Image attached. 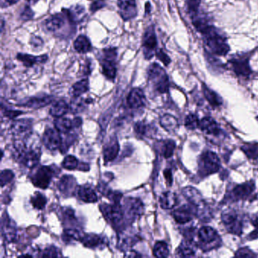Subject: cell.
I'll return each mask as SVG.
<instances>
[{
	"label": "cell",
	"instance_id": "1",
	"mask_svg": "<svg viewBox=\"0 0 258 258\" xmlns=\"http://www.w3.org/2000/svg\"><path fill=\"white\" fill-rule=\"evenodd\" d=\"M14 156L18 162L28 168H34L38 164L41 156V147L38 137L31 134L28 137L15 142Z\"/></svg>",
	"mask_w": 258,
	"mask_h": 258
},
{
	"label": "cell",
	"instance_id": "2",
	"mask_svg": "<svg viewBox=\"0 0 258 258\" xmlns=\"http://www.w3.org/2000/svg\"><path fill=\"white\" fill-rule=\"evenodd\" d=\"M202 34L207 46L213 53L224 56L229 52L230 48L226 37L222 36L212 25L206 28Z\"/></svg>",
	"mask_w": 258,
	"mask_h": 258
},
{
	"label": "cell",
	"instance_id": "3",
	"mask_svg": "<svg viewBox=\"0 0 258 258\" xmlns=\"http://www.w3.org/2000/svg\"><path fill=\"white\" fill-rule=\"evenodd\" d=\"M149 80L154 88L159 93H166L168 92L170 83L167 73L164 69L157 63H153L148 69Z\"/></svg>",
	"mask_w": 258,
	"mask_h": 258
},
{
	"label": "cell",
	"instance_id": "4",
	"mask_svg": "<svg viewBox=\"0 0 258 258\" xmlns=\"http://www.w3.org/2000/svg\"><path fill=\"white\" fill-rule=\"evenodd\" d=\"M117 55V49L108 48L102 50V56L100 58L102 74L105 78L111 81H114L117 75V67H116Z\"/></svg>",
	"mask_w": 258,
	"mask_h": 258
},
{
	"label": "cell",
	"instance_id": "5",
	"mask_svg": "<svg viewBox=\"0 0 258 258\" xmlns=\"http://www.w3.org/2000/svg\"><path fill=\"white\" fill-rule=\"evenodd\" d=\"M220 168V159L215 153L208 151L202 154L199 161V173L202 177L217 173Z\"/></svg>",
	"mask_w": 258,
	"mask_h": 258
},
{
	"label": "cell",
	"instance_id": "6",
	"mask_svg": "<svg viewBox=\"0 0 258 258\" xmlns=\"http://www.w3.org/2000/svg\"><path fill=\"white\" fill-rule=\"evenodd\" d=\"M221 220L228 232L236 235H241L242 234V217L236 211L232 209L226 210L222 214Z\"/></svg>",
	"mask_w": 258,
	"mask_h": 258
},
{
	"label": "cell",
	"instance_id": "7",
	"mask_svg": "<svg viewBox=\"0 0 258 258\" xmlns=\"http://www.w3.org/2000/svg\"><path fill=\"white\" fill-rule=\"evenodd\" d=\"M198 238L200 241L202 248L211 250L216 246L220 245V238L215 229L210 226H203L198 232Z\"/></svg>",
	"mask_w": 258,
	"mask_h": 258
},
{
	"label": "cell",
	"instance_id": "8",
	"mask_svg": "<svg viewBox=\"0 0 258 258\" xmlns=\"http://www.w3.org/2000/svg\"><path fill=\"white\" fill-rule=\"evenodd\" d=\"M55 173L53 167L42 166L33 173L31 177V182L35 186L45 189L49 187Z\"/></svg>",
	"mask_w": 258,
	"mask_h": 258
},
{
	"label": "cell",
	"instance_id": "9",
	"mask_svg": "<svg viewBox=\"0 0 258 258\" xmlns=\"http://www.w3.org/2000/svg\"><path fill=\"white\" fill-rule=\"evenodd\" d=\"M158 46L156 34H155V28L150 26L147 28L144 36H143V47L144 51L145 57L146 59H150L155 55Z\"/></svg>",
	"mask_w": 258,
	"mask_h": 258
},
{
	"label": "cell",
	"instance_id": "10",
	"mask_svg": "<svg viewBox=\"0 0 258 258\" xmlns=\"http://www.w3.org/2000/svg\"><path fill=\"white\" fill-rule=\"evenodd\" d=\"M43 145L46 149L50 151H56L58 149L61 150L62 147L63 140L61 138V133L56 129L52 128H46L43 134L42 139Z\"/></svg>",
	"mask_w": 258,
	"mask_h": 258
},
{
	"label": "cell",
	"instance_id": "11",
	"mask_svg": "<svg viewBox=\"0 0 258 258\" xmlns=\"http://www.w3.org/2000/svg\"><path fill=\"white\" fill-rule=\"evenodd\" d=\"M143 209H144V205L140 199L130 197L124 201V205H123L124 215L132 221H134V220L143 214Z\"/></svg>",
	"mask_w": 258,
	"mask_h": 258
},
{
	"label": "cell",
	"instance_id": "12",
	"mask_svg": "<svg viewBox=\"0 0 258 258\" xmlns=\"http://www.w3.org/2000/svg\"><path fill=\"white\" fill-rule=\"evenodd\" d=\"M33 121L31 119L15 120L11 126V132L17 140L25 138L32 134Z\"/></svg>",
	"mask_w": 258,
	"mask_h": 258
},
{
	"label": "cell",
	"instance_id": "13",
	"mask_svg": "<svg viewBox=\"0 0 258 258\" xmlns=\"http://www.w3.org/2000/svg\"><path fill=\"white\" fill-rule=\"evenodd\" d=\"M100 208L105 218L111 223H117L123 220L124 212L120 204L103 205L100 207Z\"/></svg>",
	"mask_w": 258,
	"mask_h": 258
},
{
	"label": "cell",
	"instance_id": "14",
	"mask_svg": "<svg viewBox=\"0 0 258 258\" xmlns=\"http://www.w3.org/2000/svg\"><path fill=\"white\" fill-rule=\"evenodd\" d=\"M255 189V183L253 181H248L241 185H236L232 189L229 199L233 202L239 200H244L251 196Z\"/></svg>",
	"mask_w": 258,
	"mask_h": 258
},
{
	"label": "cell",
	"instance_id": "15",
	"mask_svg": "<svg viewBox=\"0 0 258 258\" xmlns=\"http://www.w3.org/2000/svg\"><path fill=\"white\" fill-rule=\"evenodd\" d=\"M232 70L235 75L243 78H248L252 73L249 66V58L247 56H239L229 60Z\"/></svg>",
	"mask_w": 258,
	"mask_h": 258
},
{
	"label": "cell",
	"instance_id": "16",
	"mask_svg": "<svg viewBox=\"0 0 258 258\" xmlns=\"http://www.w3.org/2000/svg\"><path fill=\"white\" fill-rule=\"evenodd\" d=\"M119 13L124 21L134 19L137 16L136 0H117Z\"/></svg>",
	"mask_w": 258,
	"mask_h": 258
},
{
	"label": "cell",
	"instance_id": "17",
	"mask_svg": "<svg viewBox=\"0 0 258 258\" xmlns=\"http://www.w3.org/2000/svg\"><path fill=\"white\" fill-rule=\"evenodd\" d=\"M172 215L176 223L184 224L192 220L194 216L196 215V209L187 205H182L173 211Z\"/></svg>",
	"mask_w": 258,
	"mask_h": 258
},
{
	"label": "cell",
	"instance_id": "18",
	"mask_svg": "<svg viewBox=\"0 0 258 258\" xmlns=\"http://www.w3.org/2000/svg\"><path fill=\"white\" fill-rule=\"evenodd\" d=\"M127 105L130 108L139 109L146 106V96L144 92L140 88L133 89L128 95Z\"/></svg>",
	"mask_w": 258,
	"mask_h": 258
},
{
	"label": "cell",
	"instance_id": "19",
	"mask_svg": "<svg viewBox=\"0 0 258 258\" xmlns=\"http://www.w3.org/2000/svg\"><path fill=\"white\" fill-rule=\"evenodd\" d=\"M81 118H75L72 120L67 117H58L54 121L55 128L57 131H59L61 134H69L75 126H79L81 123Z\"/></svg>",
	"mask_w": 258,
	"mask_h": 258
},
{
	"label": "cell",
	"instance_id": "20",
	"mask_svg": "<svg viewBox=\"0 0 258 258\" xmlns=\"http://www.w3.org/2000/svg\"><path fill=\"white\" fill-rule=\"evenodd\" d=\"M120 151V146L117 138L113 137L103 148V157L105 162L114 161Z\"/></svg>",
	"mask_w": 258,
	"mask_h": 258
},
{
	"label": "cell",
	"instance_id": "21",
	"mask_svg": "<svg viewBox=\"0 0 258 258\" xmlns=\"http://www.w3.org/2000/svg\"><path fill=\"white\" fill-rule=\"evenodd\" d=\"M199 128L208 135L219 136L221 134L222 130L218 123L210 117H205L200 120Z\"/></svg>",
	"mask_w": 258,
	"mask_h": 258
},
{
	"label": "cell",
	"instance_id": "22",
	"mask_svg": "<svg viewBox=\"0 0 258 258\" xmlns=\"http://www.w3.org/2000/svg\"><path fill=\"white\" fill-rule=\"evenodd\" d=\"M77 193L79 199L86 203H95L98 201L97 195L90 185H81L77 189Z\"/></svg>",
	"mask_w": 258,
	"mask_h": 258
},
{
	"label": "cell",
	"instance_id": "23",
	"mask_svg": "<svg viewBox=\"0 0 258 258\" xmlns=\"http://www.w3.org/2000/svg\"><path fill=\"white\" fill-rule=\"evenodd\" d=\"M182 194H183L184 197L189 202L191 205L195 206L196 209L205 203L201 193L193 187L188 186L183 188Z\"/></svg>",
	"mask_w": 258,
	"mask_h": 258
},
{
	"label": "cell",
	"instance_id": "24",
	"mask_svg": "<svg viewBox=\"0 0 258 258\" xmlns=\"http://www.w3.org/2000/svg\"><path fill=\"white\" fill-rule=\"evenodd\" d=\"M17 58L23 63L25 67H32L34 64H43L46 62L48 60V56L46 55L34 56L28 54L19 53L17 55Z\"/></svg>",
	"mask_w": 258,
	"mask_h": 258
},
{
	"label": "cell",
	"instance_id": "25",
	"mask_svg": "<svg viewBox=\"0 0 258 258\" xmlns=\"http://www.w3.org/2000/svg\"><path fill=\"white\" fill-rule=\"evenodd\" d=\"M136 134L140 137H149L152 138L156 134V128L152 124L146 123V121H138L134 126Z\"/></svg>",
	"mask_w": 258,
	"mask_h": 258
},
{
	"label": "cell",
	"instance_id": "26",
	"mask_svg": "<svg viewBox=\"0 0 258 258\" xmlns=\"http://www.w3.org/2000/svg\"><path fill=\"white\" fill-rule=\"evenodd\" d=\"M159 202L163 209H172L177 205V196L172 191H165L160 196Z\"/></svg>",
	"mask_w": 258,
	"mask_h": 258
},
{
	"label": "cell",
	"instance_id": "27",
	"mask_svg": "<svg viewBox=\"0 0 258 258\" xmlns=\"http://www.w3.org/2000/svg\"><path fill=\"white\" fill-rule=\"evenodd\" d=\"M64 25V16L62 14L54 15L46 21V29L51 32H55L61 29Z\"/></svg>",
	"mask_w": 258,
	"mask_h": 258
},
{
	"label": "cell",
	"instance_id": "28",
	"mask_svg": "<svg viewBox=\"0 0 258 258\" xmlns=\"http://www.w3.org/2000/svg\"><path fill=\"white\" fill-rule=\"evenodd\" d=\"M196 246L192 240L186 239L181 243L177 249L179 256L183 257H191L196 254Z\"/></svg>",
	"mask_w": 258,
	"mask_h": 258
},
{
	"label": "cell",
	"instance_id": "29",
	"mask_svg": "<svg viewBox=\"0 0 258 258\" xmlns=\"http://www.w3.org/2000/svg\"><path fill=\"white\" fill-rule=\"evenodd\" d=\"M52 100H53V98L49 96H43V97H34L28 99L26 102L22 104V105L28 107V108H40L49 105V103L52 102Z\"/></svg>",
	"mask_w": 258,
	"mask_h": 258
},
{
	"label": "cell",
	"instance_id": "30",
	"mask_svg": "<svg viewBox=\"0 0 258 258\" xmlns=\"http://www.w3.org/2000/svg\"><path fill=\"white\" fill-rule=\"evenodd\" d=\"M75 185H76V181L75 178L72 176L66 175L62 176L58 182V188L60 191L69 196L70 192L75 189Z\"/></svg>",
	"mask_w": 258,
	"mask_h": 258
},
{
	"label": "cell",
	"instance_id": "31",
	"mask_svg": "<svg viewBox=\"0 0 258 258\" xmlns=\"http://www.w3.org/2000/svg\"><path fill=\"white\" fill-rule=\"evenodd\" d=\"M90 90V83L88 79H83L72 86L70 90V95L73 98L80 97Z\"/></svg>",
	"mask_w": 258,
	"mask_h": 258
},
{
	"label": "cell",
	"instance_id": "32",
	"mask_svg": "<svg viewBox=\"0 0 258 258\" xmlns=\"http://www.w3.org/2000/svg\"><path fill=\"white\" fill-rule=\"evenodd\" d=\"M81 241L85 247L91 248L103 246L104 244L103 238L96 234H87L82 236Z\"/></svg>",
	"mask_w": 258,
	"mask_h": 258
},
{
	"label": "cell",
	"instance_id": "33",
	"mask_svg": "<svg viewBox=\"0 0 258 258\" xmlns=\"http://www.w3.org/2000/svg\"><path fill=\"white\" fill-rule=\"evenodd\" d=\"M69 109H70V107L69 106L66 101L59 100L53 104V105L51 107L49 112L52 117L58 118V117H64Z\"/></svg>",
	"mask_w": 258,
	"mask_h": 258
},
{
	"label": "cell",
	"instance_id": "34",
	"mask_svg": "<svg viewBox=\"0 0 258 258\" xmlns=\"http://www.w3.org/2000/svg\"><path fill=\"white\" fill-rule=\"evenodd\" d=\"M202 90H203L204 96H205V99L211 104V106H221L223 101H222L221 97H220L217 93L211 90V89L208 88V87L204 84H202Z\"/></svg>",
	"mask_w": 258,
	"mask_h": 258
},
{
	"label": "cell",
	"instance_id": "35",
	"mask_svg": "<svg viewBox=\"0 0 258 258\" xmlns=\"http://www.w3.org/2000/svg\"><path fill=\"white\" fill-rule=\"evenodd\" d=\"M74 47L77 52L85 54L92 50V44L90 40L86 36L81 35L76 39L74 43Z\"/></svg>",
	"mask_w": 258,
	"mask_h": 258
},
{
	"label": "cell",
	"instance_id": "36",
	"mask_svg": "<svg viewBox=\"0 0 258 258\" xmlns=\"http://www.w3.org/2000/svg\"><path fill=\"white\" fill-rule=\"evenodd\" d=\"M160 124L169 133L174 132L179 126L177 119L168 114H164L161 117V120H160Z\"/></svg>",
	"mask_w": 258,
	"mask_h": 258
},
{
	"label": "cell",
	"instance_id": "37",
	"mask_svg": "<svg viewBox=\"0 0 258 258\" xmlns=\"http://www.w3.org/2000/svg\"><path fill=\"white\" fill-rule=\"evenodd\" d=\"M84 14H85V10L81 6L73 7L70 10H66V16L73 23L79 22L80 20L83 19Z\"/></svg>",
	"mask_w": 258,
	"mask_h": 258
},
{
	"label": "cell",
	"instance_id": "38",
	"mask_svg": "<svg viewBox=\"0 0 258 258\" xmlns=\"http://www.w3.org/2000/svg\"><path fill=\"white\" fill-rule=\"evenodd\" d=\"M241 150L250 160L256 161L258 158V143H246L241 146Z\"/></svg>",
	"mask_w": 258,
	"mask_h": 258
},
{
	"label": "cell",
	"instance_id": "39",
	"mask_svg": "<svg viewBox=\"0 0 258 258\" xmlns=\"http://www.w3.org/2000/svg\"><path fill=\"white\" fill-rule=\"evenodd\" d=\"M6 226L3 225V234L5 237L6 241L13 242L16 238V229L13 226V222H5Z\"/></svg>",
	"mask_w": 258,
	"mask_h": 258
},
{
	"label": "cell",
	"instance_id": "40",
	"mask_svg": "<svg viewBox=\"0 0 258 258\" xmlns=\"http://www.w3.org/2000/svg\"><path fill=\"white\" fill-rule=\"evenodd\" d=\"M154 256L156 257H167L169 255L168 245L165 241H160L155 243L153 248Z\"/></svg>",
	"mask_w": 258,
	"mask_h": 258
},
{
	"label": "cell",
	"instance_id": "41",
	"mask_svg": "<svg viewBox=\"0 0 258 258\" xmlns=\"http://www.w3.org/2000/svg\"><path fill=\"white\" fill-rule=\"evenodd\" d=\"M205 58L209 68L215 72H222L224 69V66L222 64L221 61L215 58L214 55H211L210 52H207L206 50L205 51Z\"/></svg>",
	"mask_w": 258,
	"mask_h": 258
},
{
	"label": "cell",
	"instance_id": "42",
	"mask_svg": "<svg viewBox=\"0 0 258 258\" xmlns=\"http://www.w3.org/2000/svg\"><path fill=\"white\" fill-rule=\"evenodd\" d=\"M91 102L92 99H84L80 97L74 98V100H72L71 103L70 109L72 110V112H81L84 111L86 105Z\"/></svg>",
	"mask_w": 258,
	"mask_h": 258
},
{
	"label": "cell",
	"instance_id": "43",
	"mask_svg": "<svg viewBox=\"0 0 258 258\" xmlns=\"http://www.w3.org/2000/svg\"><path fill=\"white\" fill-rule=\"evenodd\" d=\"M31 202L34 208H35L36 209L43 210L45 206H46V203H47V199H46V196L44 195L37 191L31 197Z\"/></svg>",
	"mask_w": 258,
	"mask_h": 258
},
{
	"label": "cell",
	"instance_id": "44",
	"mask_svg": "<svg viewBox=\"0 0 258 258\" xmlns=\"http://www.w3.org/2000/svg\"><path fill=\"white\" fill-rule=\"evenodd\" d=\"M176 148V143L173 140H166L161 147V155L165 158H169L173 155Z\"/></svg>",
	"mask_w": 258,
	"mask_h": 258
},
{
	"label": "cell",
	"instance_id": "45",
	"mask_svg": "<svg viewBox=\"0 0 258 258\" xmlns=\"http://www.w3.org/2000/svg\"><path fill=\"white\" fill-rule=\"evenodd\" d=\"M62 238L64 242L67 243L72 241H81L82 236L80 235V232L76 229H69L64 231Z\"/></svg>",
	"mask_w": 258,
	"mask_h": 258
},
{
	"label": "cell",
	"instance_id": "46",
	"mask_svg": "<svg viewBox=\"0 0 258 258\" xmlns=\"http://www.w3.org/2000/svg\"><path fill=\"white\" fill-rule=\"evenodd\" d=\"M79 165V161L73 155H68L63 160L61 166L66 170H75Z\"/></svg>",
	"mask_w": 258,
	"mask_h": 258
},
{
	"label": "cell",
	"instance_id": "47",
	"mask_svg": "<svg viewBox=\"0 0 258 258\" xmlns=\"http://www.w3.org/2000/svg\"><path fill=\"white\" fill-rule=\"evenodd\" d=\"M199 123L200 120H199L196 114H190L185 117V126L188 130H196V128H199Z\"/></svg>",
	"mask_w": 258,
	"mask_h": 258
},
{
	"label": "cell",
	"instance_id": "48",
	"mask_svg": "<svg viewBox=\"0 0 258 258\" xmlns=\"http://www.w3.org/2000/svg\"><path fill=\"white\" fill-rule=\"evenodd\" d=\"M185 5L188 13L191 16L199 13V6L201 4V0H185Z\"/></svg>",
	"mask_w": 258,
	"mask_h": 258
},
{
	"label": "cell",
	"instance_id": "49",
	"mask_svg": "<svg viewBox=\"0 0 258 258\" xmlns=\"http://www.w3.org/2000/svg\"><path fill=\"white\" fill-rule=\"evenodd\" d=\"M13 178H14V173L13 171L9 170H4L1 173V185L4 187L6 184L11 182Z\"/></svg>",
	"mask_w": 258,
	"mask_h": 258
},
{
	"label": "cell",
	"instance_id": "50",
	"mask_svg": "<svg viewBox=\"0 0 258 258\" xmlns=\"http://www.w3.org/2000/svg\"><path fill=\"white\" fill-rule=\"evenodd\" d=\"M34 13L31 10V7L26 6L22 10V13L20 15V18L22 20L27 22V21L31 20L34 18Z\"/></svg>",
	"mask_w": 258,
	"mask_h": 258
},
{
	"label": "cell",
	"instance_id": "51",
	"mask_svg": "<svg viewBox=\"0 0 258 258\" xmlns=\"http://www.w3.org/2000/svg\"><path fill=\"white\" fill-rule=\"evenodd\" d=\"M59 253L60 252L58 251L56 247L52 246V247H47V248L45 249L42 256H49V257H57V256H60V255H61Z\"/></svg>",
	"mask_w": 258,
	"mask_h": 258
},
{
	"label": "cell",
	"instance_id": "52",
	"mask_svg": "<svg viewBox=\"0 0 258 258\" xmlns=\"http://www.w3.org/2000/svg\"><path fill=\"white\" fill-rule=\"evenodd\" d=\"M105 6H106V4H105V0H95L90 5V12H92V13H95L101 9L104 8Z\"/></svg>",
	"mask_w": 258,
	"mask_h": 258
},
{
	"label": "cell",
	"instance_id": "53",
	"mask_svg": "<svg viewBox=\"0 0 258 258\" xmlns=\"http://www.w3.org/2000/svg\"><path fill=\"white\" fill-rule=\"evenodd\" d=\"M155 55H156L157 58H158L160 61H162L165 66H168L170 61H171L170 57H169L167 54L164 53V51L161 50V49L157 50L156 52H155Z\"/></svg>",
	"mask_w": 258,
	"mask_h": 258
},
{
	"label": "cell",
	"instance_id": "54",
	"mask_svg": "<svg viewBox=\"0 0 258 258\" xmlns=\"http://www.w3.org/2000/svg\"><path fill=\"white\" fill-rule=\"evenodd\" d=\"M235 256L251 257V256H255L256 255L247 247H242V248H240L239 250H237L236 253H235Z\"/></svg>",
	"mask_w": 258,
	"mask_h": 258
},
{
	"label": "cell",
	"instance_id": "55",
	"mask_svg": "<svg viewBox=\"0 0 258 258\" xmlns=\"http://www.w3.org/2000/svg\"><path fill=\"white\" fill-rule=\"evenodd\" d=\"M251 223L253 226L256 228V230L253 231L252 233H250V236H249L250 239H253V238L258 237V214L252 219Z\"/></svg>",
	"mask_w": 258,
	"mask_h": 258
},
{
	"label": "cell",
	"instance_id": "56",
	"mask_svg": "<svg viewBox=\"0 0 258 258\" xmlns=\"http://www.w3.org/2000/svg\"><path fill=\"white\" fill-rule=\"evenodd\" d=\"M164 177H165L167 185L170 186L172 182H173V176H172L171 170H170V169H166V170H164Z\"/></svg>",
	"mask_w": 258,
	"mask_h": 258
},
{
	"label": "cell",
	"instance_id": "57",
	"mask_svg": "<svg viewBox=\"0 0 258 258\" xmlns=\"http://www.w3.org/2000/svg\"><path fill=\"white\" fill-rule=\"evenodd\" d=\"M31 43L34 47L38 48L43 45V41L40 37H34V38H32Z\"/></svg>",
	"mask_w": 258,
	"mask_h": 258
},
{
	"label": "cell",
	"instance_id": "58",
	"mask_svg": "<svg viewBox=\"0 0 258 258\" xmlns=\"http://www.w3.org/2000/svg\"><path fill=\"white\" fill-rule=\"evenodd\" d=\"M131 253H126V254H125V256H130V257H133V256H140L141 255L139 254V253H137L136 251H131Z\"/></svg>",
	"mask_w": 258,
	"mask_h": 258
},
{
	"label": "cell",
	"instance_id": "59",
	"mask_svg": "<svg viewBox=\"0 0 258 258\" xmlns=\"http://www.w3.org/2000/svg\"><path fill=\"white\" fill-rule=\"evenodd\" d=\"M5 1L10 5H13V4H17L19 0H5Z\"/></svg>",
	"mask_w": 258,
	"mask_h": 258
},
{
	"label": "cell",
	"instance_id": "60",
	"mask_svg": "<svg viewBox=\"0 0 258 258\" xmlns=\"http://www.w3.org/2000/svg\"><path fill=\"white\" fill-rule=\"evenodd\" d=\"M38 1L39 0H27V2L31 4V5H34V4H37Z\"/></svg>",
	"mask_w": 258,
	"mask_h": 258
},
{
	"label": "cell",
	"instance_id": "61",
	"mask_svg": "<svg viewBox=\"0 0 258 258\" xmlns=\"http://www.w3.org/2000/svg\"><path fill=\"white\" fill-rule=\"evenodd\" d=\"M257 119H258V117H257Z\"/></svg>",
	"mask_w": 258,
	"mask_h": 258
}]
</instances>
